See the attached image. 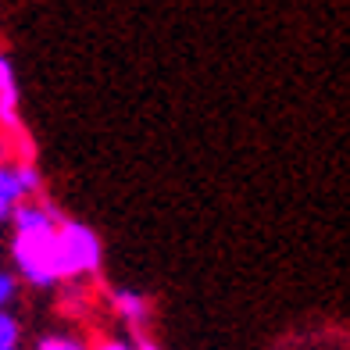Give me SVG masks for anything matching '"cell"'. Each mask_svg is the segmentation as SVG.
Here are the masks:
<instances>
[{
    "instance_id": "7",
    "label": "cell",
    "mask_w": 350,
    "mask_h": 350,
    "mask_svg": "<svg viewBox=\"0 0 350 350\" xmlns=\"http://www.w3.org/2000/svg\"><path fill=\"white\" fill-rule=\"evenodd\" d=\"M18 297V279L11 272H0V311H8V304Z\"/></svg>"
},
{
    "instance_id": "4",
    "label": "cell",
    "mask_w": 350,
    "mask_h": 350,
    "mask_svg": "<svg viewBox=\"0 0 350 350\" xmlns=\"http://www.w3.org/2000/svg\"><path fill=\"white\" fill-rule=\"evenodd\" d=\"M111 300H115V311L129 325H143V322H147L150 304L143 300V293H136V290H115V293H111Z\"/></svg>"
},
{
    "instance_id": "8",
    "label": "cell",
    "mask_w": 350,
    "mask_h": 350,
    "mask_svg": "<svg viewBox=\"0 0 350 350\" xmlns=\"http://www.w3.org/2000/svg\"><path fill=\"white\" fill-rule=\"evenodd\" d=\"M36 350H86V347L72 336H46V340H40Z\"/></svg>"
},
{
    "instance_id": "1",
    "label": "cell",
    "mask_w": 350,
    "mask_h": 350,
    "mask_svg": "<svg viewBox=\"0 0 350 350\" xmlns=\"http://www.w3.org/2000/svg\"><path fill=\"white\" fill-rule=\"evenodd\" d=\"M104 247L100 236L83 221H65L61 218L54 226V268H57V282L61 279H79V275H93L100 268Z\"/></svg>"
},
{
    "instance_id": "12",
    "label": "cell",
    "mask_w": 350,
    "mask_h": 350,
    "mask_svg": "<svg viewBox=\"0 0 350 350\" xmlns=\"http://www.w3.org/2000/svg\"><path fill=\"white\" fill-rule=\"evenodd\" d=\"M0 161H4V143H0Z\"/></svg>"
},
{
    "instance_id": "2",
    "label": "cell",
    "mask_w": 350,
    "mask_h": 350,
    "mask_svg": "<svg viewBox=\"0 0 350 350\" xmlns=\"http://www.w3.org/2000/svg\"><path fill=\"white\" fill-rule=\"evenodd\" d=\"M14 265L18 275L29 279L33 286H54L57 282V268H54V226H40V229H14Z\"/></svg>"
},
{
    "instance_id": "5",
    "label": "cell",
    "mask_w": 350,
    "mask_h": 350,
    "mask_svg": "<svg viewBox=\"0 0 350 350\" xmlns=\"http://www.w3.org/2000/svg\"><path fill=\"white\" fill-rule=\"evenodd\" d=\"M0 129L22 133V118H18V90H14V83H8L4 90H0Z\"/></svg>"
},
{
    "instance_id": "9",
    "label": "cell",
    "mask_w": 350,
    "mask_h": 350,
    "mask_svg": "<svg viewBox=\"0 0 350 350\" xmlns=\"http://www.w3.org/2000/svg\"><path fill=\"white\" fill-rule=\"evenodd\" d=\"M8 83H14V75H11V65H8V57L0 54V90H4Z\"/></svg>"
},
{
    "instance_id": "11",
    "label": "cell",
    "mask_w": 350,
    "mask_h": 350,
    "mask_svg": "<svg viewBox=\"0 0 350 350\" xmlns=\"http://www.w3.org/2000/svg\"><path fill=\"white\" fill-rule=\"evenodd\" d=\"M133 350H157L154 343H139V347H133Z\"/></svg>"
},
{
    "instance_id": "6",
    "label": "cell",
    "mask_w": 350,
    "mask_h": 350,
    "mask_svg": "<svg viewBox=\"0 0 350 350\" xmlns=\"http://www.w3.org/2000/svg\"><path fill=\"white\" fill-rule=\"evenodd\" d=\"M18 336H22L18 318L0 311V350H18Z\"/></svg>"
},
{
    "instance_id": "3",
    "label": "cell",
    "mask_w": 350,
    "mask_h": 350,
    "mask_svg": "<svg viewBox=\"0 0 350 350\" xmlns=\"http://www.w3.org/2000/svg\"><path fill=\"white\" fill-rule=\"evenodd\" d=\"M33 193H40V172L29 161H22V165L0 161V221L11 218V211Z\"/></svg>"
},
{
    "instance_id": "10",
    "label": "cell",
    "mask_w": 350,
    "mask_h": 350,
    "mask_svg": "<svg viewBox=\"0 0 350 350\" xmlns=\"http://www.w3.org/2000/svg\"><path fill=\"white\" fill-rule=\"evenodd\" d=\"M97 350H133V347H129V343H122V340H104Z\"/></svg>"
}]
</instances>
